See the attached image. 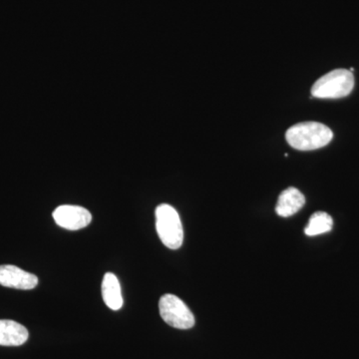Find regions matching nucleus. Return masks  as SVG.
Masks as SVG:
<instances>
[{"mask_svg": "<svg viewBox=\"0 0 359 359\" xmlns=\"http://www.w3.org/2000/svg\"><path fill=\"white\" fill-rule=\"evenodd\" d=\"M156 229L163 244L171 250L183 245L184 231L178 212L172 205L162 204L156 209Z\"/></svg>", "mask_w": 359, "mask_h": 359, "instance_id": "7ed1b4c3", "label": "nucleus"}, {"mask_svg": "<svg viewBox=\"0 0 359 359\" xmlns=\"http://www.w3.org/2000/svg\"><path fill=\"white\" fill-rule=\"evenodd\" d=\"M304 204H306L304 196L297 189L290 187L283 191L278 197L276 212L278 216L287 218V217L297 214Z\"/></svg>", "mask_w": 359, "mask_h": 359, "instance_id": "6e6552de", "label": "nucleus"}, {"mask_svg": "<svg viewBox=\"0 0 359 359\" xmlns=\"http://www.w3.org/2000/svg\"><path fill=\"white\" fill-rule=\"evenodd\" d=\"M332 226H334V219L327 212H316L309 219L308 226L304 229V233L309 237H316L332 231Z\"/></svg>", "mask_w": 359, "mask_h": 359, "instance_id": "9d476101", "label": "nucleus"}, {"mask_svg": "<svg viewBox=\"0 0 359 359\" xmlns=\"http://www.w3.org/2000/svg\"><path fill=\"white\" fill-rule=\"evenodd\" d=\"M52 216L59 226L69 231L86 228L92 221L91 212L80 205H59Z\"/></svg>", "mask_w": 359, "mask_h": 359, "instance_id": "39448f33", "label": "nucleus"}, {"mask_svg": "<svg viewBox=\"0 0 359 359\" xmlns=\"http://www.w3.org/2000/svg\"><path fill=\"white\" fill-rule=\"evenodd\" d=\"M102 297L106 306L112 311H119L123 306L121 287L117 276L112 273L104 276L102 282Z\"/></svg>", "mask_w": 359, "mask_h": 359, "instance_id": "1a4fd4ad", "label": "nucleus"}, {"mask_svg": "<svg viewBox=\"0 0 359 359\" xmlns=\"http://www.w3.org/2000/svg\"><path fill=\"white\" fill-rule=\"evenodd\" d=\"M354 87L353 72L335 69L323 75L313 84L311 95L320 99L344 98L351 93Z\"/></svg>", "mask_w": 359, "mask_h": 359, "instance_id": "f03ea898", "label": "nucleus"}, {"mask_svg": "<svg viewBox=\"0 0 359 359\" xmlns=\"http://www.w3.org/2000/svg\"><path fill=\"white\" fill-rule=\"evenodd\" d=\"M0 285L11 289L29 290L39 285V278L11 264L0 266Z\"/></svg>", "mask_w": 359, "mask_h": 359, "instance_id": "423d86ee", "label": "nucleus"}, {"mask_svg": "<svg viewBox=\"0 0 359 359\" xmlns=\"http://www.w3.org/2000/svg\"><path fill=\"white\" fill-rule=\"evenodd\" d=\"M159 311L163 320L172 327L189 330L195 325V316L192 311L177 295H163L159 302Z\"/></svg>", "mask_w": 359, "mask_h": 359, "instance_id": "20e7f679", "label": "nucleus"}, {"mask_svg": "<svg viewBox=\"0 0 359 359\" xmlns=\"http://www.w3.org/2000/svg\"><path fill=\"white\" fill-rule=\"evenodd\" d=\"M28 330L14 320H0V346H20L27 341Z\"/></svg>", "mask_w": 359, "mask_h": 359, "instance_id": "0eeeda50", "label": "nucleus"}, {"mask_svg": "<svg viewBox=\"0 0 359 359\" xmlns=\"http://www.w3.org/2000/svg\"><path fill=\"white\" fill-rule=\"evenodd\" d=\"M334 133L332 130L318 122H302L290 127L285 134L287 143L301 151H313L330 144Z\"/></svg>", "mask_w": 359, "mask_h": 359, "instance_id": "f257e3e1", "label": "nucleus"}]
</instances>
